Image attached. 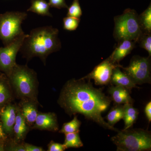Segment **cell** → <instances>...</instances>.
I'll return each instance as SVG.
<instances>
[{
  "label": "cell",
  "instance_id": "obj_21",
  "mask_svg": "<svg viewBox=\"0 0 151 151\" xmlns=\"http://www.w3.org/2000/svg\"><path fill=\"white\" fill-rule=\"evenodd\" d=\"M124 116V105H116L111 108L108 115L106 119L109 125L113 127L121 119H123Z\"/></svg>",
  "mask_w": 151,
  "mask_h": 151
},
{
  "label": "cell",
  "instance_id": "obj_1",
  "mask_svg": "<svg viewBox=\"0 0 151 151\" xmlns=\"http://www.w3.org/2000/svg\"><path fill=\"white\" fill-rule=\"evenodd\" d=\"M111 101L103 88H95L90 79L82 78H73L65 83L58 103L70 116L81 114L104 129L117 132L119 130L109 125L102 117V113L108 109Z\"/></svg>",
  "mask_w": 151,
  "mask_h": 151
},
{
  "label": "cell",
  "instance_id": "obj_32",
  "mask_svg": "<svg viewBox=\"0 0 151 151\" xmlns=\"http://www.w3.org/2000/svg\"><path fill=\"white\" fill-rule=\"evenodd\" d=\"M6 138V134L3 129L2 124L0 119V142L4 141Z\"/></svg>",
  "mask_w": 151,
  "mask_h": 151
},
{
  "label": "cell",
  "instance_id": "obj_18",
  "mask_svg": "<svg viewBox=\"0 0 151 151\" xmlns=\"http://www.w3.org/2000/svg\"><path fill=\"white\" fill-rule=\"evenodd\" d=\"M50 7L49 3L45 0H32L31 5L27 11L32 12L42 16L52 17V15L50 12Z\"/></svg>",
  "mask_w": 151,
  "mask_h": 151
},
{
  "label": "cell",
  "instance_id": "obj_10",
  "mask_svg": "<svg viewBox=\"0 0 151 151\" xmlns=\"http://www.w3.org/2000/svg\"><path fill=\"white\" fill-rule=\"evenodd\" d=\"M33 129L56 132L59 125L56 114L53 113H38Z\"/></svg>",
  "mask_w": 151,
  "mask_h": 151
},
{
  "label": "cell",
  "instance_id": "obj_22",
  "mask_svg": "<svg viewBox=\"0 0 151 151\" xmlns=\"http://www.w3.org/2000/svg\"><path fill=\"white\" fill-rule=\"evenodd\" d=\"M79 132L65 134L64 145L66 149L69 148H79L83 147V144L80 139Z\"/></svg>",
  "mask_w": 151,
  "mask_h": 151
},
{
  "label": "cell",
  "instance_id": "obj_9",
  "mask_svg": "<svg viewBox=\"0 0 151 151\" xmlns=\"http://www.w3.org/2000/svg\"><path fill=\"white\" fill-rule=\"evenodd\" d=\"M121 66L122 65L120 64L113 63L108 57L94 68L91 73L83 78L93 79L95 85H107L111 82L114 68Z\"/></svg>",
  "mask_w": 151,
  "mask_h": 151
},
{
  "label": "cell",
  "instance_id": "obj_28",
  "mask_svg": "<svg viewBox=\"0 0 151 151\" xmlns=\"http://www.w3.org/2000/svg\"><path fill=\"white\" fill-rule=\"evenodd\" d=\"M66 148L63 144H59L51 141L48 145L49 151H63L65 150Z\"/></svg>",
  "mask_w": 151,
  "mask_h": 151
},
{
  "label": "cell",
  "instance_id": "obj_12",
  "mask_svg": "<svg viewBox=\"0 0 151 151\" xmlns=\"http://www.w3.org/2000/svg\"><path fill=\"white\" fill-rule=\"evenodd\" d=\"M136 43L134 41L127 40L118 42V45L109 57V58L113 63L120 64V61L129 54L135 48Z\"/></svg>",
  "mask_w": 151,
  "mask_h": 151
},
{
  "label": "cell",
  "instance_id": "obj_24",
  "mask_svg": "<svg viewBox=\"0 0 151 151\" xmlns=\"http://www.w3.org/2000/svg\"><path fill=\"white\" fill-rule=\"evenodd\" d=\"M139 45L145 50L148 52L149 56L151 55V33H142L138 38L137 41Z\"/></svg>",
  "mask_w": 151,
  "mask_h": 151
},
{
  "label": "cell",
  "instance_id": "obj_23",
  "mask_svg": "<svg viewBox=\"0 0 151 151\" xmlns=\"http://www.w3.org/2000/svg\"><path fill=\"white\" fill-rule=\"evenodd\" d=\"M81 124V122L78 120L77 116H75L72 121L63 124L61 129L60 130L59 132L66 134L79 132V128Z\"/></svg>",
  "mask_w": 151,
  "mask_h": 151
},
{
  "label": "cell",
  "instance_id": "obj_26",
  "mask_svg": "<svg viewBox=\"0 0 151 151\" xmlns=\"http://www.w3.org/2000/svg\"><path fill=\"white\" fill-rule=\"evenodd\" d=\"M67 16L80 18L82 12L78 0H74L72 4L68 8Z\"/></svg>",
  "mask_w": 151,
  "mask_h": 151
},
{
  "label": "cell",
  "instance_id": "obj_13",
  "mask_svg": "<svg viewBox=\"0 0 151 151\" xmlns=\"http://www.w3.org/2000/svg\"><path fill=\"white\" fill-rule=\"evenodd\" d=\"M122 66H118L113 69L111 83L115 86H123L129 91L134 88H139L127 73L121 70Z\"/></svg>",
  "mask_w": 151,
  "mask_h": 151
},
{
  "label": "cell",
  "instance_id": "obj_17",
  "mask_svg": "<svg viewBox=\"0 0 151 151\" xmlns=\"http://www.w3.org/2000/svg\"><path fill=\"white\" fill-rule=\"evenodd\" d=\"M139 112L137 109L133 106L132 103L124 104V129L131 128L137 119Z\"/></svg>",
  "mask_w": 151,
  "mask_h": 151
},
{
  "label": "cell",
  "instance_id": "obj_27",
  "mask_svg": "<svg viewBox=\"0 0 151 151\" xmlns=\"http://www.w3.org/2000/svg\"><path fill=\"white\" fill-rule=\"evenodd\" d=\"M50 6L57 9L68 8L65 0H49Z\"/></svg>",
  "mask_w": 151,
  "mask_h": 151
},
{
  "label": "cell",
  "instance_id": "obj_16",
  "mask_svg": "<svg viewBox=\"0 0 151 151\" xmlns=\"http://www.w3.org/2000/svg\"><path fill=\"white\" fill-rule=\"evenodd\" d=\"M27 125L22 114L19 108H17L13 131L15 136V140L17 142H20L24 139L29 130Z\"/></svg>",
  "mask_w": 151,
  "mask_h": 151
},
{
  "label": "cell",
  "instance_id": "obj_3",
  "mask_svg": "<svg viewBox=\"0 0 151 151\" xmlns=\"http://www.w3.org/2000/svg\"><path fill=\"white\" fill-rule=\"evenodd\" d=\"M18 96L22 100L38 103V81L35 71L27 65L16 64L8 76Z\"/></svg>",
  "mask_w": 151,
  "mask_h": 151
},
{
  "label": "cell",
  "instance_id": "obj_8",
  "mask_svg": "<svg viewBox=\"0 0 151 151\" xmlns=\"http://www.w3.org/2000/svg\"><path fill=\"white\" fill-rule=\"evenodd\" d=\"M27 35L24 34L19 36L5 47L0 48V70L7 76L17 64L16 58L17 54Z\"/></svg>",
  "mask_w": 151,
  "mask_h": 151
},
{
  "label": "cell",
  "instance_id": "obj_29",
  "mask_svg": "<svg viewBox=\"0 0 151 151\" xmlns=\"http://www.w3.org/2000/svg\"><path fill=\"white\" fill-rule=\"evenodd\" d=\"M6 150L11 151H26L24 145L17 142H12L6 148Z\"/></svg>",
  "mask_w": 151,
  "mask_h": 151
},
{
  "label": "cell",
  "instance_id": "obj_19",
  "mask_svg": "<svg viewBox=\"0 0 151 151\" xmlns=\"http://www.w3.org/2000/svg\"><path fill=\"white\" fill-rule=\"evenodd\" d=\"M12 98V92L7 80L0 76V108L7 104Z\"/></svg>",
  "mask_w": 151,
  "mask_h": 151
},
{
  "label": "cell",
  "instance_id": "obj_6",
  "mask_svg": "<svg viewBox=\"0 0 151 151\" xmlns=\"http://www.w3.org/2000/svg\"><path fill=\"white\" fill-rule=\"evenodd\" d=\"M27 17V14L25 12H10L0 14V39L5 46L25 34L22 24Z\"/></svg>",
  "mask_w": 151,
  "mask_h": 151
},
{
  "label": "cell",
  "instance_id": "obj_7",
  "mask_svg": "<svg viewBox=\"0 0 151 151\" xmlns=\"http://www.w3.org/2000/svg\"><path fill=\"white\" fill-rule=\"evenodd\" d=\"M150 57H144L139 55L132 57L129 64L121 68L136 84L151 83Z\"/></svg>",
  "mask_w": 151,
  "mask_h": 151
},
{
  "label": "cell",
  "instance_id": "obj_33",
  "mask_svg": "<svg viewBox=\"0 0 151 151\" xmlns=\"http://www.w3.org/2000/svg\"><path fill=\"white\" fill-rule=\"evenodd\" d=\"M4 141L0 142V151L4 150Z\"/></svg>",
  "mask_w": 151,
  "mask_h": 151
},
{
  "label": "cell",
  "instance_id": "obj_14",
  "mask_svg": "<svg viewBox=\"0 0 151 151\" xmlns=\"http://www.w3.org/2000/svg\"><path fill=\"white\" fill-rule=\"evenodd\" d=\"M129 90L119 86H112L108 89L111 99L116 105H124L133 103V99L130 96Z\"/></svg>",
  "mask_w": 151,
  "mask_h": 151
},
{
  "label": "cell",
  "instance_id": "obj_30",
  "mask_svg": "<svg viewBox=\"0 0 151 151\" xmlns=\"http://www.w3.org/2000/svg\"><path fill=\"white\" fill-rule=\"evenodd\" d=\"M26 151H44L42 148L37 146L29 144H26L24 145Z\"/></svg>",
  "mask_w": 151,
  "mask_h": 151
},
{
  "label": "cell",
  "instance_id": "obj_5",
  "mask_svg": "<svg viewBox=\"0 0 151 151\" xmlns=\"http://www.w3.org/2000/svg\"><path fill=\"white\" fill-rule=\"evenodd\" d=\"M113 36L117 41L127 40L137 42L142 34L139 15L134 9H127L123 13L114 18Z\"/></svg>",
  "mask_w": 151,
  "mask_h": 151
},
{
  "label": "cell",
  "instance_id": "obj_4",
  "mask_svg": "<svg viewBox=\"0 0 151 151\" xmlns=\"http://www.w3.org/2000/svg\"><path fill=\"white\" fill-rule=\"evenodd\" d=\"M111 140L117 147V151H142L151 149L150 132L144 129L130 128L119 130Z\"/></svg>",
  "mask_w": 151,
  "mask_h": 151
},
{
  "label": "cell",
  "instance_id": "obj_15",
  "mask_svg": "<svg viewBox=\"0 0 151 151\" xmlns=\"http://www.w3.org/2000/svg\"><path fill=\"white\" fill-rule=\"evenodd\" d=\"M19 108L27 124H34L38 114L37 103L29 100H22Z\"/></svg>",
  "mask_w": 151,
  "mask_h": 151
},
{
  "label": "cell",
  "instance_id": "obj_2",
  "mask_svg": "<svg viewBox=\"0 0 151 151\" xmlns=\"http://www.w3.org/2000/svg\"><path fill=\"white\" fill-rule=\"evenodd\" d=\"M58 33V29L51 26L34 29L25 38L19 51L27 60L38 57L45 63L50 54L61 48Z\"/></svg>",
  "mask_w": 151,
  "mask_h": 151
},
{
  "label": "cell",
  "instance_id": "obj_11",
  "mask_svg": "<svg viewBox=\"0 0 151 151\" xmlns=\"http://www.w3.org/2000/svg\"><path fill=\"white\" fill-rule=\"evenodd\" d=\"M17 108L15 105L6 104L0 111V119L6 134L11 135L13 132Z\"/></svg>",
  "mask_w": 151,
  "mask_h": 151
},
{
  "label": "cell",
  "instance_id": "obj_25",
  "mask_svg": "<svg viewBox=\"0 0 151 151\" xmlns=\"http://www.w3.org/2000/svg\"><path fill=\"white\" fill-rule=\"evenodd\" d=\"M80 22V18L73 17H65L63 19V29L72 31L76 29Z\"/></svg>",
  "mask_w": 151,
  "mask_h": 151
},
{
  "label": "cell",
  "instance_id": "obj_20",
  "mask_svg": "<svg viewBox=\"0 0 151 151\" xmlns=\"http://www.w3.org/2000/svg\"><path fill=\"white\" fill-rule=\"evenodd\" d=\"M139 22L142 32L151 33V5L148 7L141 14L139 15Z\"/></svg>",
  "mask_w": 151,
  "mask_h": 151
},
{
  "label": "cell",
  "instance_id": "obj_31",
  "mask_svg": "<svg viewBox=\"0 0 151 151\" xmlns=\"http://www.w3.org/2000/svg\"><path fill=\"white\" fill-rule=\"evenodd\" d=\"M145 112L146 117L149 123L151 121V102L150 101L147 103L145 108Z\"/></svg>",
  "mask_w": 151,
  "mask_h": 151
}]
</instances>
